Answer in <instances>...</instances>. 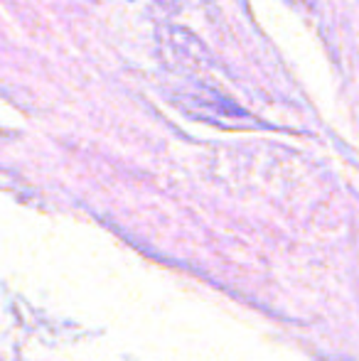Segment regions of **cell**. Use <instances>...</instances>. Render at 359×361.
<instances>
[]
</instances>
